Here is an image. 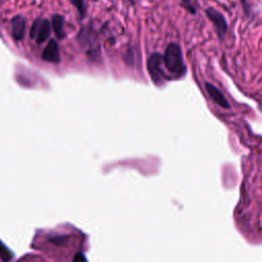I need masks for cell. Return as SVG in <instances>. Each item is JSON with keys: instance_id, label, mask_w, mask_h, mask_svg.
I'll return each mask as SVG.
<instances>
[{"instance_id": "7", "label": "cell", "mask_w": 262, "mask_h": 262, "mask_svg": "<svg viewBox=\"0 0 262 262\" xmlns=\"http://www.w3.org/2000/svg\"><path fill=\"white\" fill-rule=\"evenodd\" d=\"M12 26H13V37L18 41L22 40L25 36V31H26L25 19L21 16L15 17L12 21Z\"/></svg>"}, {"instance_id": "2", "label": "cell", "mask_w": 262, "mask_h": 262, "mask_svg": "<svg viewBox=\"0 0 262 262\" xmlns=\"http://www.w3.org/2000/svg\"><path fill=\"white\" fill-rule=\"evenodd\" d=\"M162 66H164L163 57L159 52H153L148 59V70L156 85H161L164 80L168 78L165 75Z\"/></svg>"}, {"instance_id": "3", "label": "cell", "mask_w": 262, "mask_h": 262, "mask_svg": "<svg viewBox=\"0 0 262 262\" xmlns=\"http://www.w3.org/2000/svg\"><path fill=\"white\" fill-rule=\"evenodd\" d=\"M51 24L47 19H37L31 27L30 37L35 39L38 44L44 43L50 36Z\"/></svg>"}, {"instance_id": "8", "label": "cell", "mask_w": 262, "mask_h": 262, "mask_svg": "<svg viewBox=\"0 0 262 262\" xmlns=\"http://www.w3.org/2000/svg\"><path fill=\"white\" fill-rule=\"evenodd\" d=\"M65 26V18L62 15H54L51 18V27L58 39L62 40L66 37V32L64 29Z\"/></svg>"}, {"instance_id": "9", "label": "cell", "mask_w": 262, "mask_h": 262, "mask_svg": "<svg viewBox=\"0 0 262 262\" xmlns=\"http://www.w3.org/2000/svg\"><path fill=\"white\" fill-rule=\"evenodd\" d=\"M71 5L77 10V12L79 13L80 18L84 19L87 15V7L85 0H70Z\"/></svg>"}, {"instance_id": "10", "label": "cell", "mask_w": 262, "mask_h": 262, "mask_svg": "<svg viewBox=\"0 0 262 262\" xmlns=\"http://www.w3.org/2000/svg\"><path fill=\"white\" fill-rule=\"evenodd\" d=\"M179 6L191 15L197 14V7L194 3V0H180Z\"/></svg>"}, {"instance_id": "4", "label": "cell", "mask_w": 262, "mask_h": 262, "mask_svg": "<svg viewBox=\"0 0 262 262\" xmlns=\"http://www.w3.org/2000/svg\"><path fill=\"white\" fill-rule=\"evenodd\" d=\"M205 14H206L207 18L209 19V21H210L212 23V25L214 26L218 37L220 39L224 38L225 34L227 33V29H228V24H227V21H226L224 15L214 8H208L205 11Z\"/></svg>"}, {"instance_id": "6", "label": "cell", "mask_w": 262, "mask_h": 262, "mask_svg": "<svg viewBox=\"0 0 262 262\" xmlns=\"http://www.w3.org/2000/svg\"><path fill=\"white\" fill-rule=\"evenodd\" d=\"M206 89L208 94L210 95V97L212 98V100L214 102H216L219 107H222L224 109H229V103L227 101V99L225 98V96L223 95V93L214 85L210 84V83H206Z\"/></svg>"}, {"instance_id": "5", "label": "cell", "mask_w": 262, "mask_h": 262, "mask_svg": "<svg viewBox=\"0 0 262 262\" xmlns=\"http://www.w3.org/2000/svg\"><path fill=\"white\" fill-rule=\"evenodd\" d=\"M42 60L49 63H59L61 61L60 47L58 42L55 39H50L47 45L45 46L42 56Z\"/></svg>"}, {"instance_id": "1", "label": "cell", "mask_w": 262, "mask_h": 262, "mask_svg": "<svg viewBox=\"0 0 262 262\" xmlns=\"http://www.w3.org/2000/svg\"><path fill=\"white\" fill-rule=\"evenodd\" d=\"M165 68L171 74V78H179L187 72L181 47L177 43H170L163 57Z\"/></svg>"}]
</instances>
